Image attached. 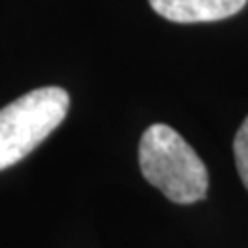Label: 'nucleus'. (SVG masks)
Instances as JSON below:
<instances>
[{
  "instance_id": "7ed1b4c3",
  "label": "nucleus",
  "mask_w": 248,
  "mask_h": 248,
  "mask_svg": "<svg viewBox=\"0 0 248 248\" xmlns=\"http://www.w3.org/2000/svg\"><path fill=\"white\" fill-rule=\"evenodd\" d=\"M248 0H149L151 9L174 23H209L234 17Z\"/></svg>"
},
{
  "instance_id": "20e7f679",
  "label": "nucleus",
  "mask_w": 248,
  "mask_h": 248,
  "mask_svg": "<svg viewBox=\"0 0 248 248\" xmlns=\"http://www.w3.org/2000/svg\"><path fill=\"white\" fill-rule=\"evenodd\" d=\"M234 157H236V168L238 174L242 178V184L248 188V116L238 128L236 139H234Z\"/></svg>"
},
{
  "instance_id": "f03ea898",
  "label": "nucleus",
  "mask_w": 248,
  "mask_h": 248,
  "mask_svg": "<svg viewBox=\"0 0 248 248\" xmlns=\"http://www.w3.org/2000/svg\"><path fill=\"white\" fill-rule=\"evenodd\" d=\"M62 87H40L0 110V170L19 164L56 130L68 112Z\"/></svg>"
},
{
  "instance_id": "f257e3e1",
  "label": "nucleus",
  "mask_w": 248,
  "mask_h": 248,
  "mask_svg": "<svg viewBox=\"0 0 248 248\" xmlns=\"http://www.w3.org/2000/svg\"><path fill=\"white\" fill-rule=\"evenodd\" d=\"M139 166L145 180L178 205L205 199L209 174L197 151L166 124H153L139 143Z\"/></svg>"
}]
</instances>
